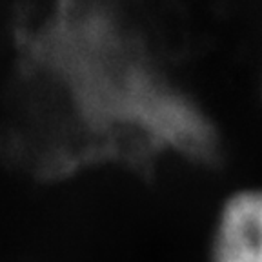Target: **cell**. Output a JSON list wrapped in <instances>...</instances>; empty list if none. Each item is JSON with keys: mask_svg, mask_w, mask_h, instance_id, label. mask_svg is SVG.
<instances>
[{"mask_svg": "<svg viewBox=\"0 0 262 262\" xmlns=\"http://www.w3.org/2000/svg\"><path fill=\"white\" fill-rule=\"evenodd\" d=\"M211 262H262V189L231 195L219 213Z\"/></svg>", "mask_w": 262, "mask_h": 262, "instance_id": "cell-1", "label": "cell"}]
</instances>
